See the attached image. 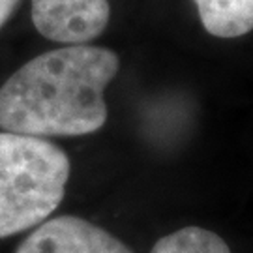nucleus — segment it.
<instances>
[{"label": "nucleus", "instance_id": "20e7f679", "mask_svg": "<svg viewBox=\"0 0 253 253\" xmlns=\"http://www.w3.org/2000/svg\"><path fill=\"white\" fill-rule=\"evenodd\" d=\"M15 253H133L105 229L77 216H58L40 223Z\"/></svg>", "mask_w": 253, "mask_h": 253}, {"label": "nucleus", "instance_id": "423d86ee", "mask_svg": "<svg viewBox=\"0 0 253 253\" xmlns=\"http://www.w3.org/2000/svg\"><path fill=\"white\" fill-rule=\"evenodd\" d=\"M150 253H231L221 236L201 227H186L160 238Z\"/></svg>", "mask_w": 253, "mask_h": 253}, {"label": "nucleus", "instance_id": "39448f33", "mask_svg": "<svg viewBox=\"0 0 253 253\" xmlns=\"http://www.w3.org/2000/svg\"><path fill=\"white\" fill-rule=\"evenodd\" d=\"M203 27L216 38H238L253 30V0H193Z\"/></svg>", "mask_w": 253, "mask_h": 253}, {"label": "nucleus", "instance_id": "f03ea898", "mask_svg": "<svg viewBox=\"0 0 253 253\" xmlns=\"http://www.w3.org/2000/svg\"><path fill=\"white\" fill-rule=\"evenodd\" d=\"M70 171L51 141L0 131V238L43 223L62 203Z\"/></svg>", "mask_w": 253, "mask_h": 253}, {"label": "nucleus", "instance_id": "f257e3e1", "mask_svg": "<svg viewBox=\"0 0 253 253\" xmlns=\"http://www.w3.org/2000/svg\"><path fill=\"white\" fill-rule=\"evenodd\" d=\"M117 53L66 45L21 66L0 88V127L32 137H75L107 122L103 92L118 73Z\"/></svg>", "mask_w": 253, "mask_h": 253}, {"label": "nucleus", "instance_id": "0eeeda50", "mask_svg": "<svg viewBox=\"0 0 253 253\" xmlns=\"http://www.w3.org/2000/svg\"><path fill=\"white\" fill-rule=\"evenodd\" d=\"M21 0H0V28L9 21V17L15 13Z\"/></svg>", "mask_w": 253, "mask_h": 253}, {"label": "nucleus", "instance_id": "7ed1b4c3", "mask_svg": "<svg viewBox=\"0 0 253 253\" xmlns=\"http://www.w3.org/2000/svg\"><path fill=\"white\" fill-rule=\"evenodd\" d=\"M111 17L109 0H32V23L43 38L81 45L103 34Z\"/></svg>", "mask_w": 253, "mask_h": 253}]
</instances>
